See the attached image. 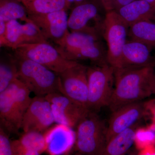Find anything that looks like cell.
<instances>
[{
  "label": "cell",
  "mask_w": 155,
  "mask_h": 155,
  "mask_svg": "<svg viewBox=\"0 0 155 155\" xmlns=\"http://www.w3.org/2000/svg\"><path fill=\"white\" fill-rule=\"evenodd\" d=\"M154 66L115 70V84L108 107L112 112L123 106L142 101L153 94Z\"/></svg>",
  "instance_id": "1"
},
{
  "label": "cell",
  "mask_w": 155,
  "mask_h": 155,
  "mask_svg": "<svg viewBox=\"0 0 155 155\" xmlns=\"http://www.w3.org/2000/svg\"><path fill=\"white\" fill-rule=\"evenodd\" d=\"M18 68V79L36 96L60 92L58 73L28 58L14 54Z\"/></svg>",
  "instance_id": "2"
},
{
  "label": "cell",
  "mask_w": 155,
  "mask_h": 155,
  "mask_svg": "<svg viewBox=\"0 0 155 155\" xmlns=\"http://www.w3.org/2000/svg\"><path fill=\"white\" fill-rule=\"evenodd\" d=\"M76 127L75 146L79 153L101 155L107 143V126L96 112L89 111Z\"/></svg>",
  "instance_id": "3"
},
{
  "label": "cell",
  "mask_w": 155,
  "mask_h": 155,
  "mask_svg": "<svg viewBox=\"0 0 155 155\" xmlns=\"http://www.w3.org/2000/svg\"><path fill=\"white\" fill-rule=\"evenodd\" d=\"M88 103L90 111L97 112L110 104L115 84V70L108 63L87 68Z\"/></svg>",
  "instance_id": "4"
},
{
  "label": "cell",
  "mask_w": 155,
  "mask_h": 155,
  "mask_svg": "<svg viewBox=\"0 0 155 155\" xmlns=\"http://www.w3.org/2000/svg\"><path fill=\"white\" fill-rule=\"evenodd\" d=\"M102 7L100 0H85L75 5L68 18L69 31L94 34L103 37L106 14H101Z\"/></svg>",
  "instance_id": "5"
},
{
  "label": "cell",
  "mask_w": 155,
  "mask_h": 155,
  "mask_svg": "<svg viewBox=\"0 0 155 155\" xmlns=\"http://www.w3.org/2000/svg\"><path fill=\"white\" fill-rule=\"evenodd\" d=\"M129 26L115 11L106 14L103 37L106 42L107 61L114 70L119 69L122 49L127 41Z\"/></svg>",
  "instance_id": "6"
},
{
  "label": "cell",
  "mask_w": 155,
  "mask_h": 155,
  "mask_svg": "<svg viewBox=\"0 0 155 155\" xmlns=\"http://www.w3.org/2000/svg\"><path fill=\"white\" fill-rule=\"evenodd\" d=\"M14 51L15 54L41 64L58 74L78 63L64 58L50 42L22 45Z\"/></svg>",
  "instance_id": "7"
},
{
  "label": "cell",
  "mask_w": 155,
  "mask_h": 155,
  "mask_svg": "<svg viewBox=\"0 0 155 155\" xmlns=\"http://www.w3.org/2000/svg\"><path fill=\"white\" fill-rule=\"evenodd\" d=\"M88 67L78 63L59 73L60 92L88 110Z\"/></svg>",
  "instance_id": "8"
},
{
  "label": "cell",
  "mask_w": 155,
  "mask_h": 155,
  "mask_svg": "<svg viewBox=\"0 0 155 155\" xmlns=\"http://www.w3.org/2000/svg\"><path fill=\"white\" fill-rule=\"evenodd\" d=\"M51 104L55 122L69 127H76L89 110L79 105L61 92L45 96Z\"/></svg>",
  "instance_id": "9"
},
{
  "label": "cell",
  "mask_w": 155,
  "mask_h": 155,
  "mask_svg": "<svg viewBox=\"0 0 155 155\" xmlns=\"http://www.w3.org/2000/svg\"><path fill=\"white\" fill-rule=\"evenodd\" d=\"M55 122L51 104L45 96H35L22 119L23 132L44 133Z\"/></svg>",
  "instance_id": "10"
},
{
  "label": "cell",
  "mask_w": 155,
  "mask_h": 155,
  "mask_svg": "<svg viewBox=\"0 0 155 155\" xmlns=\"http://www.w3.org/2000/svg\"><path fill=\"white\" fill-rule=\"evenodd\" d=\"M147 114L144 102L131 103L112 112L107 126V142L137 124Z\"/></svg>",
  "instance_id": "11"
},
{
  "label": "cell",
  "mask_w": 155,
  "mask_h": 155,
  "mask_svg": "<svg viewBox=\"0 0 155 155\" xmlns=\"http://www.w3.org/2000/svg\"><path fill=\"white\" fill-rule=\"evenodd\" d=\"M29 19L40 28L48 41L57 43L65 36L68 28L67 11H61L47 14H28Z\"/></svg>",
  "instance_id": "12"
},
{
  "label": "cell",
  "mask_w": 155,
  "mask_h": 155,
  "mask_svg": "<svg viewBox=\"0 0 155 155\" xmlns=\"http://www.w3.org/2000/svg\"><path fill=\"white\" fill-rule=\"evenodd\" d=\"M152 49L140 42L127 39L122 49L118 69L155 67V57L151 54Z\"/></svg>",
  "instance_id": "13"
},
{
  "label": "cell",
  "mask_w": 155,
  "mask_h": 155,
  "mask_svg": "<svg viewBox=\"0 0 155 155\" xmlns=\"http://www.w3.org/2000/svg\"><path fill=\"white\" fill-rule=\"evenodd\" d=\"M14 82L0 92L1 126L7 132L17 133L21 129L22 119L14 103Z\"/></svg>",
  "instance_id": "14"
},
{
  "label": "cell",
  "mask_w": 155,
  "mask_h": 155,
  "mask_svg": "<svg viewBox=\"0 0 155 155\" xmlns=\"http://www.w3.org/2000/svg\"><path fill=\"white\" fill-rule=\"evenodd\" d=\"M58 50L64 58L70 61L78 62L81 60H89L94 65L108 63L107 45H106L102 40L74 51Z\"/></svg>",
  "instance_id": "15"
},
{
  "label": "cell",
  "mask_w": 155,
  "mask_h": 155,
  "mask_svg": "<svg viewBox=\"0 0 155 155\" xmlns=\"http://www.w3.org/2000/svg\"><path fill=\"white\" fill-rule=\"evenodd\" d=\"M116 12L129 27L143 20H155V7L143 0H134Z\"/></svg>",
  "instance_id": "16"
},
{
  "label": "cell",
  "mask_w": 155,
  "mask_h": 155,
  "mask_svg": "<svg viewBox=\"0 0 155 155\" xmlns=\"http://www.w3.org/2000/svg\"><path fill=\"white\" fill-rule=\"evenodd\" d=\"M102 37L81 31H68L63 38L56 43L58 49L64 51H74L102 40Z\"/></svg>",
  "instance_id": "17"
},
{
  "label": "cell",
  "mask_w": 155,
  "mask_h": 155,
  "mask_svg": "<svg viewBox=\"0 0 155 155\" xmlns=\"http://www.w3.org/2000/svg\"><path fill=\"white\" fill-rule=\"evenodd\" d=\"M137 124L111 139L101 155H125L135 141Z\"/></svg>",
  "instance_id": "18"
},
{
  "label": "cell",
  "mask_w": 155,
  "mask_h": 155,
  "mask_svg": "<svg viewBox=\"0 0 155 155\" xmlns=\"http://www.w3.org/2000/svg\"><path fill=\"white\" fill-rule=\"evenodd\" d=\"M47 131L44 133L36 131L24 132L19 138L11 140L12 147L35 150L43 153L49 147V131Z\"/></svg>",
  "instance_id": "19"
},
{
  "label": "cell",
  "mask_w": 155,
  "mask_h": 155,
  "mask_svg": "<svg viewBox=\"0 0 155 155\" xmlns=\"http://www.w3.org/2000/svg\"><path fill=\"white\" fill-rule=\"evenodd\" d=\"M128 37L155 48V20H143L129 27Z\"/></svg>",
  "instance_id": "20"
},
{
  "label": "cell",
  "mask_w": 155,
  "mask_h": 155,
  "mask_svg": "<svg viewBox=\"0 0 155 155\" xmlns=\"http://www.w3.org/2000/svg\"><path fill=\"white\" fill-rule=\"evenodd\" d=\"M0 19L6 22L14 20L32 21L25 6L17 0H0Z\"/></svg>",
  "instance_id": "21"
},
{
  "label": "cell",
  "mask_w": 155,
  "mask_h": 155,
  "mask_svg": "<svg viewBox=\"0 0 155 155\" xmlns=\"http://www.w3.org/2000/svg\"><path fill=\"white\" fill-rule=\"evenodd\" d=\"M24 6L28 14H40L67 11L71 6L66 0H32Z\"/></svg>",
  "instance_id": "22"
},
{
  "label": "cell",
  "mask_w": 155,
  "mask_h": 155,
  "mask_svg": "<svg viewBox=\"0 0 155 155\" xmlns=\"http://www.w3.org/2000/svg\"><path fill=\"white\" fill-rule=\"evenodd\" d=\"M14 103L19 115L23 119V116L32 101V98L30 96L31 92L19 79L14 81Z\"/></svg>",
  "instance_id": "23"
},
{
  "label": "cell",
  "mask_w": 155,
  "mask_h": 155,
  "mask_svg": "<svg viewBox=\"0 0 155 155\" xmlns=\"http://www.w3.org/2000/svg\"><path fill=\"white\" fill-rule=\"evenodd\" d=\"M18 68L14 58L9 61H2L0 64V92L6 89L18 79Z\"/></svg>",
  "instance_id": "24"
},
{
  "label": "cell",
  "mask_w": 155,
  "mask_h": 155,
  "mask_svg": "<svg viewBox=\"0 0 155 155\" xmlns=\"http://www.w3.org/2000/svg\"><path fill=\"white\" fill-rule=\"evenodd\" d=\"M22 29L21 45L49 42L32 21L22 24Z\"/></svg>",
  "instance_id": "25"
},
{
  "label": "cell",
  "mask_w": 155,
  "mask_h": 155,
  "mask_svg": "<svg viewBox=\"0 0 155 155\" xmlns=\"http://www.w3.org/2000/svg\"><path fill=\"white\" fill-rule=\"evenodd\" d=\"M22 25L18 20H14L7 22L6 39L7 47L15 50L21 45L22 37Z\"/></svg>",
  "instance_id": "26"
},
{
  "label": "cell",
  "mask_w": 155,
  "mask_h": 155,
  "mask_svg": "<svg viewBox=\"0 0 155 155\" xmlns=\"http://www.w3.org/2000/svg\"><path fill=\"white\" fill-rule=\"evenodd\" d=\"M0 155H14L11 140L2 126L0 127Z\"/></svg>",
  "instance_id": "27"
},
{
  "label": "cell",
  "mask_w": 155,
  "mask_h": 155,
  "mask_svg": "<svg viewBox=\"0 0 155 155\" xmlns=\"http://www.w3.org/2000/svg\"><path fill=\"white\" fill-rule=\"evenodd\" d=\"M134 1V0H100L107 13L112 11L116 12Z\"/></svg>",
  "instance_id": "28"
},
{
  "label": "cell",
  "mask_w": 155,
  "mask_h": 155,
  "mask_svg": "<svg viewBox=\"0 0 155 155\" xmlns=\"http://www.w3.org/2000/svg\"><path fill=\"white\" fill-rule=\"evenodd\" d=\"M147 114H150L153 121L152 130L155 132V98L145 102Z\"/></svg>",
  "instance_id": "29"
},
{
  "label": "cell",
  "mask_w": 155,
  "mask_h": 155,
  "mask_svg": "<svg viewBox=\"0 0 155 155\" xmlns=\"http://www.w3.org/2000/svg\"><path fill=\"white\" fill-rule=\"evenodd\" d=\"M7 22L0 19V46L7 47L8 42L6 39Z\"/></svg>",
  "instance_id": "30"
},
{
  "label": "cell",
  "mask_w": 155,
  "mask_h": 155,
  "mask_svg": "<svg viewBox=\"0 0 155 155\" xmlns=\"http://www.w3.org/2000/svg\"><path fill=\"white\" fill-rule=\"evenodd\" d=\"M14 155H41L43 153L35 150L22 148H13Z\"/></svg>",
  "instance_id": "31"
},
{
  "label": "cell",
  "mask_w": 155,
  "mask_h": 155,
  "mask_svg": "<svg viewBox=\"0 0 155 155\" xmlns=\"http://www.w3.org/2000/svg\"><path fill=\"white\" fill-rule=\"evenodd\" d=\"M138 155H155V147L154 145L146 147L140 151Z\"/></svg>",
  "instance_id": "32"
},
{
  "label": "cell",
  "mask_w": 155,
  "mask_h": 155,
  "mask_svg": "<svg viewBox=\"0 0 155 155\" xmlns=\"http://www.w3.org/2000/svg\"><path fill=\"white\" fill-rule=\"evenodd\" d=\"M66 1L71 6L72 4H75V5H77L79 3L82 2L85 0H66Z\"/></svg>",
  "instance_id": "33"
},
{
  "label": "cell",
  "mask_w": 155,
  "mask_h": 155,
  "mask_svg": "<svg viewBox=\"0 0 155 155\" xmlns=\"http://www.w3.org/2000/svg\"><path fill=\"white\" fill-rule=\"evenodd\" d=\"M17 1L22 3V5L24 6L26 5V4H28V3L30 2L32 0H17Z\"/></svg>",
  "instance_id": "34"
},
{
  "label": "cell",
  "mask_w": 155,
  "mask_h": 155,
  "mask_svg": "<svg viewBox=\"0 0 155 155\" xmlns=\"http://www.w3.org/2000/svg\"><path fill=\"white\" fill-rule=\"evenodd\" d=\"M152 90L153 94H155V73L153 81Z\"/></svg>",
  "instance_id": "35"
},
{
  "label": "cell",
  "mask_w": 155,
  "mask_h": 155,
  "mask_svg": "<svg viewBox=\"0 0 155 155\" xmlns=\"http://www.w3.org/2000/svg\"><path fill=\"white\" fill-rule=\"evenodd\" d=\"M149 3L151 5L155 7V0H143Z\"/></svg>",
  "instance_id": "36"
},
{
  "label": "cell",
  "mask_w": 155,
  "mask_h": 155,
  "mask_svg": "<svg viewBox=\"0 0 155 155\" xmlns=\"http://www.w3.org/2000/svg\"><path fill=\"white\" fill-rule=\"evenodd\" d=\"M82 155L80 153H79V154H76V155Z\"/></svg>",
  "instance_id": "37"
},
{
  "label": "cell",
  "mask_w": 155,
  "mask_h": 155,
  "mask_svg": "<svg viewBox=\"0 0 155 155\" xmlns=\"http://www.w3.org/2000/svg\"><path fill=\"white\" fill-rule=\"evenodd\" d=\"M129 155H134V154H133Z\"/></svg>",
  "instance_id": "38"
},
{
  "label": "cell",
  "mask_w": 155,
  "mask_h": 155,
  "mask_svg": "<svg viewBox=\"0 0 155 155\" xmlns=\"http://www.w3.org/2000/svg\"><path fill=\"white\" fill-rule=\"evenodd\" d=\"M68 155V154H66V155Z\"/></svg>",
  "instance_id": "39"
}]
</instances>
